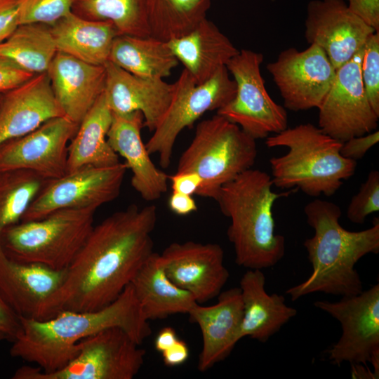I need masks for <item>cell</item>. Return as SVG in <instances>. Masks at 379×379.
<instances>
[{"instance_id":"obj_1","label":"cell","mask_w":379,"mask_h":379,"mask_svg":"<svg viewBox=\"0 0 379 379\" xmlns=\"http://www.w3.org/2000/svg\"><path fill=\"white\" fill-rule=\"evenodd\" d=\"M157 207L135 204L94 225L65 270L59 288L40 309L46 320L63 311L100 310L114 302L152 254Z\"/></svg>"},{"instance_id":"obj_2","label":"cell","mask_w":379,"mask_h":379,"mask_svg":"<svg viewBox=\"0 0 379 379\" xmlns=\"http://www.w3.org/2000/svg\"><path fill=\"white\" fill-rule=\"evenodd\" d=\"M20 320L10 354L45 373L65 366L77 354L80 341L103 330L122 328L139 345L152 333L131 284L100 310L63 311L46 320L20 317Z\"/></svg>"},{"instance_id":"obj_3","label":"cell","mask_w":379,"mask_h":379,"mask_svg":"<svg viewBox=\"0 0 379 379\" xmlns=\"http://www.w3.org/2000/svg\"><path fill=\"white\" fill-rule=\"evenodd\" d=\"M304 212L314 230L303 244L312 271L285 293L293 301L317 292L342 297L361 293V279L354 267L364 255L379 252L378 218L371 227L352 232L340 224L342 212L333 202L317 199L306 204Z\"/></svg>"},{"instance_id":"obj_4","label":"cell","mask_w":379,"mask_h":379,"mask_svg":"<svg viewBox=\"0 0 379 379\" xmlns=\"http://www.w3.org/2000/svg\"><path fill=\"white\" fill-rule=\"evenodd\" d=\"M272 187L267 173L251 168L223 185L215 200L230 219L227 237L235 262L248 270L272 267L285 254V238L275 233L272 208L277 199L295 190L277 193Z\"/></svg>"},{"instance_id":"obj_5","label":"cell","mask_w":379,"mask_h":379,"mask_svg":"<svg viewBox=\"0 0 379 379\" xmlns=\"http://www.w3.org/2000/svg\"><path fill=\"white\" fill-rule=\"evenodd\" d=\"M265 139L269 148L288 149L269 160L273 186L277 188L331 197L355 173L357 161L340 154L343 142L310 123L286 128Z\"/></svg>"},{"instance_id":"obj_6","label":"cell","mask_w":379,"mask_h":379,"mask_svg":"<svg viewBox=\"0 0 379 379\" xmlns=\"http://www.w3.org/2000/svg\"><path fill=\"white\" fill-rule=\"evenodd\" d=\"M257 155L255 140L216 114L197 125L176 173H197L201 185L196 195L215 201L223 185L253 167Z\"/></svg>"},{"instance_id":"obj_7","label":"cell","mask_w":379,"mask_h":379,"mask_svg":"<svg viewBox=\"0 0 379 379\" xmlns=\"http://www.w3.org/2000/svg\"><path fill=\"white\" fill-rule=\"evenodd\" d=\"M96 209H62L43 218L20 221L1 234L5 255L19 262L66 270L94 226Z\"/></svg>"},{"instance_id":"obj_8","label":"cell","mask_w":379,"mask_h":379,"mask_svg":"<svg viewBox=\"0 0 379 379\" xmlns=\"http://www.w3.org/2000/svg\"><path fill=\"white\" fill-rule=\"evenodd\" d=\"M124 330L109 328L91 335L78 345L75 357L51 373L23 366L13 379H133L145 361V350Z\"/></svg>"},{"instance_id":"obj_9","label":"cell","mask_w":379,"mask_h":379,"mask_svg":"<svg viewBox=\"0 0 379 379\" xmlns=\"http://www.w3.org/2000/svg\"><path fill=\"white\" fill-rule=\"evenodd\" d=\"M173 86L170 105L145 144L150 154H158L162 168L169 166L175 142L182 131L191 128L206 112L225 106L234 97L237 90L226 67L199 84L183 69Z\"/></svg>"},{"instance_id":"obj_10","label":"cell","mask_w":379,"mask_h":379,"mask_svg":"<svg viewBox=\"0 0 379 379\" xmlns=\"http://www.w3.org/2000/svg\"><path fill=\"white\" fill-rule=\"evenodd\" d=\"M263 60L260 53L241 49L229 61L226 67L236 83V93L216 112L255 140L288 128L285 107L274 102L265 88L260 72Z\"/></svg>"},{"instance_id":"obj_11","label":"cell","mask_w":379,"mask_h":379,"mask_svg":"<svg viewBox=\"0 0 379 379\" xmlns=\"http://www.w3.org/2000/svg\"><path fill=\"white\" fill-rule=\"evenodd\" d=\"M314 305L336 319L342 335L326 352L333 364L343 362L373 367L379 376V284L337 302L317 300Z\"/></svg>"},{"instance_id":"obj_12","label":"cell","mask_w":379,"mask_h":379,"mask_svg":"<svg viewBox=\"0 0 379 379\" xmlns=\"http://www.w3.org/2000/svg\"><path fill=\"white\" fill-rule=\"evenodd\" d=\"M128 169L125 163L106 167L83 166L48 180L21 221L44 218L62 209H98L119 194Z\"/></svg>"},{"instance_id":"obj_13","label":"cell","mask_w":379,"mask_h":379,"mask_svg":"<svg viewBox=\"0 0 379 379\" xmlns=\"http://www.w3.org/2000/svg\"><path fill=\"white\" fill-rule=\"evenodd\" d=\"M363 48L336 69L333 82L317 108L318 127L342 142L378 128L379 115L367 98L361 77Z\"/></svg>"},{"instance_id":"obj_14","label":"cell","mask_w":379,"mask_h":379,"mask_svg":"<svg viewBox=\"0 0 379 379\" xmlns=\"http://www.w3.org/2000/svg\"><path fill=\"white\" fill-rule=\"evenodd\" d=\"M267 69L279 91L284 107L291 111L318 108L331 86L336 69L316 44L304 51L288 48Z\"/></svg>"},{"instance_id":"obj_15","label":"cell","mask_w":379,"mask_h":379,"mask_svg":"<svg viewBox=\"0 0 379 379\" xmlns=\"http://www.w3.org/2000/svg\"><path fill=\"white\" fill-rule=\"evenodd\" d=\"M79 125L62 116L51 119L34 131L0 145V173L26 170L47 180L67 171L68 145Z\"/></svg>"},{"instance_id":"obj_16","label":"cell","mask_w":379,"mask_h":379,"mask_svg":"<svg viewBox=\"0 0 379 379\" xmlns=\"http://www.w3.org/2000/svg\"><path fill=\"white\" fill-rule=\"evenodd\" d=\"M305 39L326 53L335 69L349 61L375 32L344 0H312L307 7Z\"/></svg>"},{"instance_id":"obj_17","label":"cell","mask_w":379,"mask_h":379,"mask_svg":"<svg viewBox=\"0 0 379 379\" xmlns=\"http://www.w3.org/2000/svg\"><path fill=\"white\" fill-rule=\"evenodd\" d=\"M159 255L168 277L199 304L218 296L230 277L218 244L174 242Z\"/></svg>"},{"instance_id":"obj_18","label":"cell","mask_w":379,"mask_h":379,"mask_svg":"<svg viewBox=\"0 0 379 379\" xmlns=\"http://www.w3.org/2000/svg\"><path fill=\"white\" fill-rule=\"evenodd\" d=\"M106 84L104 94L113 114L139 111L144 127L153 132L166 113L173 95V84L164 79L134 75L114 63L105 64Z\"/></svg>"},{"instance_id":"obj_19","label":"cell","mask_w":379,"mask_h":379,"mask_svg":"<svg viewBox=\"0 0 379 379\" xmlns=\"http://www.w3.org/2000/svg\"><path fill=\"white\" fill-rule=\"evenodd\" d=\"M211 306L196 304L189 312L191 322L196 323L202 335V349L198 369L204 372L224 360L241 340L243 302L239 287L230 288L218 295Z\"/></svg>"},{"instance_id":"obj_20","label":"cell","mask_w":379,"mask_h":379,"mask_svg":"<svg viewBox=\"0 0 379 379\" xmlns=\"http://www.w3.org/2000/svg\"><path fill=\"white\" fill-rule=\"evenodd\" d=\"M47 74L65 117L79 125L105 91V65L87 63L58 51Z\"/></svg>"},{"instance_id":"obj_21","label":"cell","mask_w":379,"mask_h":379,"mask_svg":"<svg viewBox=\"0 0 379 379\" xmlns=\"http://www.w3.org/2000/svg\"><path fill=\"white\" fill-rule=\"evenodd\" d=\"M107 141L114 152L125 159L132 173L131 186L147 201L159 199L168 189V175L152 162L141 137L144 119L139 111L113 114Z\"/></svg>"},{"instance_id":"obj_22","label":"cell","mask_w":379,"mask_h":379,"mask_svg":"<svg viewBox=\"0 0 379 379\" xmlns=\"http://www.w3.org/2000/svg\"><path fill=\"white\" fill-rule=\"evenodd\" d=\"M62 116L47 72L35 74L2 94L0 145L34 131L51 119Z\"/></svg>"},{"instance_id":"obj_23","label":"cell","mask_w":379,"mask_h":379,"mask_svg":"<svg viewBox=\"0 0 379 379\" xmlns=\"http://www.w3.org/2000/svg\"><path fill=\"white\" fill-rule=\"evenodd\" d=\"M65 270L19 262L0 253V295L19 316L36 319L44 304L59 288Z\"/></svg>"},{"instance_id":"obj_24","label":"cell","mask_w":379,"mask_h":379,"mask_svg":"<svg viewBox=\"0 0 379 379\" xmlns=\"http://www.w3.org/2000/svg\"><path fill=\"white\" fill-rule=\"evenodd\" d=\"M243 302L240 339L244 337L266 343L297 314L285 303L283 295L268 294L262 270H248L239 282Z\"/></svg>"},{"instance_id":"obj_25","label":"cell","mask_w":379,"mask_h":379,"mask_svg":"<svg viewBox=\"0 0 379 379\" xmlns=\"http://www.w3.org/2000/svg\"><path fill=\"white\" fill-rule=\"evenodd\" d=\"M167 42L197 84L205 82L219 69L226 67L239 51L206 18L189 33Z\"/></svg>"},{"instance_id":"obj_26","label":"cell","mask_w":379,"mask_h":379,"mask_svg":"<svg viewBox=\"0 0 379 379\" xmlns=\"http://www.w3.org/2000/svg\"><path fill=\"white\" fill-rule=\"evenodd\" d=\"M140 309L148 320L188 314L198 302L167 276L159 253L153 252L131 282Z\"/></svg>"},{"instance_id":"obj_27","label":"cell","mask_w":379,"mask_h":379,"mask_svg":"<svg viewBox=\"0 0 379 379\" xmlns=\"http://www.w3.org/2000/svg\"><path fill=\"white\" fill-rule=\"evenodd\" d=\"M58 51L87 63L105 65L119 35L109 21L91 20L71 12L51 26Z\"/></svg>"},{"instance_id":"obj_28","label":"cell","mask_w":379,"mask_h":379,"mask_svg":"<svg viewBox=\"0 0 379 379\" xmlns=\"http://www.w3.org/2000/svg\"><path fill=\"white\" fill-rule=\"evenodd\" d=\"M112 117L103 93L81 120L69 142L66 173L86 166L106 167L121 162L107 141Z\"/></svg>"},{"instance_id":"obj_29","label":"cell","mask_w":379,"mask_h":379,"mask_svg":"<svg viewBox=\"0 0 379 379\" xmlns=\"http://www.w3.org/2000/svg\"><path fill=\"white\" fill-rule=\"evenodd\" d=\"M109 61L138 77L164 79L179 61L167 41L152 36L117 35Z\"/></svg>"},{"instance_id":"obj_30","label":"cell","mask_w":379,"mask_h":379,"mask_svg":"<svg viewBox=\"0 0 379 379\" xmlns=\"http://www.w3.org/2000/svg\"><path fill=\"white\" fill-rule=\"evenodd\" d=\"M58 50L51 26L43 23L20 24L0 43V55L32 74L47 72Z\"/></svg>"},{"instance_id":"obj_31","label":"cell","mask_w":379,"mask_h":379,"mask_svg":"<svg viewBox=\"0 0 379 379\" xmlns=\"http://www.w3.org/2000/svg\"><path fill=\"white\" fill-rule=\"evenodd\" d=\"M151 36L168 41L191 32L203 19L211 0H146Z\"/></svg>"},{"instance_id":"obj_32","label":"cell","mask_w":379,"mask_h":379,"mask_svg":"<svg viewBox=\"0 0 379 379\" xmlns=\"http://www.w3.org/2000/svg\"><path fill=\"white\" fill-rule=\"evenodd\" d=\"M72 12L87 20L109 21L119 35L151 36L146 0H77Z\"/></svg>"},{"instance_id":"obj_33","label":"cell","mask_w":379,"mask_h":379,"mask_svg":"<svg viewBox=\"0 0 379 379\" xmlns=\"http://www.w3.org/2000/svg\"><path fill=\"white\" fill-rule=\"evenodd\" d=\"M48 180L26 170L0 173V253L4 230L20 222Z\"/></svg>"},{"instance_id":"obj_34","label":"cell","mask_w":379,"mask_h":379,"mask_svg":"<svg viewBox=\"0 0 379 379\" xmlns=\"http://www.w3.org/2000/svg\"><path fill=\"white\" fill-rule=\"evenodd\" d=\"M77 0H22L19 25L43 23L50 26L72 12Z\"/></svg>"},{"instance_id":"obj_35","label":"cell","mask_w":379,"mask_h":379,"mask_svg":"<svg viewBox=\"0 0 379 379\" xmlns=\"http://www.w3.org/2000/svg\"><path fill=\"white\" fill-rule=\"evenodd\" d=\"M361 77L367 98L379 115V32L370 35L364 46Z\"/></svg>"},{"instance_id":"obj_36","label":"cell","mask_w":379,"mask_h":379,"mask_svg":"<svg viewBox=\"0 0 379 379\" xmlns=\"http://www.w3.org/2000/svg\"><path fill=\"white\" fill-rule=\"evenodd\" d=\"M379 211V171L369 172L347 206L346 215L355 224L361 225L368 215Z\"/></svg>"},{"instance_id":"obj_37","label":"cell","mask_w":379,"mask_h":379,"mask_svg":"<svg viewBox=\"0 0 379 379\" xmlns=\"http://www.w3.org/2000/svg\"><path fill=\"white\" fill-rule=\"evenodd\" d=\"M379 141V131L375 130L365 135L352 137L342 143L341 155L357 161L363 158L367 152Z\"/></svg>"},{"instance_id":"obj_38","label":"cell","mask_w":379,"mask_h":379,"mask_svg":"<svg viewBox=\"0 0 379 379\" xmlns=\"http://www.w3.org/2000/svg\"><path fill=\"white\" fill-rule=\"evenodd\" d=\"M33 76L0 55V94L21 85Z\"/></svg>"},{"instance_id":"obj_39","label":"cell","mask_w":379,"mask_h":379,"mask_svg":"<svg viewBox=\"0 0 379 379\" xmlns=\"http://www.w3.org/2000/svg\"><path fill=\"white\" fill-rule=\"evenodd\" d=\"M22 0H0V43L19 25V9Z\"/></svg>"},{"instance_id":"obj_40","label":"cell","mask_w":379,"mask_h":379,"mask_svg":"<svg viewBox=\"0 0 379 379\" xmlns=\"http://www.w3.org/2000/svg\"><path fill=\"white\" fill-rule=\"evenodd\" d=\"M348 8L366 25L379 32V0H347Z\"/></svg>"},{"instance_id":"obj_41","label":"cell","mask_w":379,"mask_h":379,"mask_svg":"<svg viewBox=\"0 0 379 379\" xmlns=\"http://www.w3.org/2000/svg\"><path fill=\"white\" fill-rule=\"evenodd\" d=\"M172 192L192 196L196 194L201 185V178L193 172L176 173L168 175Z\"/></svg>"},{"instance_id":"obj_42","label":"cell","mask_w":379,"mask_h":379,"mask_svg":"<svg viewBox=\"0 0 379 379\" xmlns=\"http://www.w3.org/2000/svg\"><path fill=\"white\" fill-rule=\"evenodd\" d=\"M20 329V317L11 308L0 295V331L8 340H13Z\"/></svg>"},{"instance_id":"obj_43","label":"cell","mask_w":379,"mask_h":379,"mask_svg":"<svg viewBox=\"0 0 379 379\" xmlns=\"http://www.w3.org/2000/svg\"><path fill=\"white\" fill-rule=\"evenodd\" d=\"M161 354L163 361L166 366H178L183 364L188 359L190 350L185 341L178 339Z\"/></svg>"},{"instance_id":"obj_44","label":"cell","mask_w":379,"mask_h":379,"mask_svg":"<svg viewBox=\"0 0 379 379\" xmlns=\"http://www.w3.org/2000/svg\"><path fill=\"white\" fill-rule=\"evenodd\" d=\"M168 204L171 211L179 215H187L197 210V203L192 196L177 192H172Z\"/></svg>"},{"instance_id":"obj_45","label":"cell","mask_w":379,"mask_h":379,"mask_svg":"<svg viewBox=\"0 0 379 379\" xmlns=\"http://www.w3.org/2000/svg\"><path fill=\"white\" fill-rule=\"evenodd\" d=\"M178 339L174 328L169 326L163 328L155 338V349L161 353L172 346Z\"/></svg>"},{"instance_id":"obj_46","label":"cell","mask_w":379,"mask_h":379,"mask_svg":"<svg viewBox=\"0 0 379 379\" xmlns=\"http://www.w3.org/2000/svg\"><path fill=\"white\" fill-rule=\"evenodd\" d=\"M352 378H375L373 373L370 372L367 366L363 364H351Z\"/></svg>"},{"instance_id":"obj_47","label":"cell","mask_w":379,"mask_h":379,"mask_svg":"<svg viewBox=\"0 0 379 379\" xmlns=\"http://www.w3.org/2000/svg\"><path fill=\"white\" fill-rule=\"evenodd\" d=\"M8 338L5 333L0 331V342L4 340H7Z\"/></svg>"},{"instance_id":"obj_48","label":"cell","mask_w":379,"mask_h":379,"mask_svg":"<svg viewBox=\"0 0 379 379\" xmlns=\"http://www.w3.org/2000/svg\"><path fill=\"white\" fill-rule=\"evenodd\" d=\"M2 94H3V93L0 94V105H1V102Z\"/></svg>"}]
</instances>
